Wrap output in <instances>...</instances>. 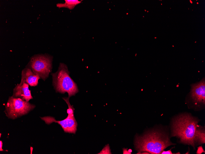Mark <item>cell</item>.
Masks as SVG:
<instances>
[{
  "instance_id": "cell-6",
  "label": "cell",
  "mask_w": 205,
  "mask_h": 154,
  "mask_svg": "<svg viewBox=\"0 0 205 154\" xmlns=\"http://www.w3.org/2000/svg\"><path fill=\"white\" fill-rule=\"evenodd\" d=\"M46 124H49L53 122L57 123L60 125L65 132L75 134L77 131V123L74 115H68L66 118L61 120H56L51 116L40 117Z\"/></svg>"
},
{
  "instance_id": "cell-2",
  "label": "cell",
  "mask_w": 205,
  "mask_h": 154,
  "mask_svg": "<svg viewBox=\"0 0 205 154\" xmlns=\"http://www.w3.org/2000/svg\"><path fill=\"white\" fill-rule=\"evenodd\" d=\"M199 121L191 115H180L174 118L172 126V136H176L183 143L195 147V134Z\"/></svg>"
},
{
  "instance_id": "cell-18",
  "label": "cell",
  "mask_w": 205,
  "mask_h": 154,
  "mask_svg": "<svg viewBox=\"0 0 205 154\" xmlns=\"http://www.w3.org/2000/svg\"><path fill=\"white\" fill-rule=\"evenodd\" d=\"M199 4V3L198 2H197V4Z\"/></svg>"
},
{
  "instance_id": "cell-10",
  "label": "cell",
  "mask_w": 205,
  "mask_h": 154,
  "mask_svg": "<svg viewBox=\"0 0 205 154\" xmlns=\"http://www.w3.org/2000/svg\"><path fill=\"white\" fill-rule=\"evenodd\" d=\"M205 132L204 128L198 125L196 128L195 134V144H204L205 143Z\"/></svg>"
},
{
  "instance_id": "cell-8",
  "label": "cell",
  "mask_w": 205,
  "mask_h": 154,
  "mask_svg": "<svg viewBox=\"0 0 205 154\" xmlns=\"http://www.w3.org/2000/svg\"><path fill=\"white\" fill-rule=\"evenodd\" d=\"M29 85L24 83L22 85L17 84L13 89L12 96L15 98H20L23 101H29L33 99L31 90L29 88Z\"/></svg>"
},
{
  "instance_id": "cell-4",
  "label": "cell",
  "mask_w": 205,
  "mask_h": 154,
  "mask_svg": "<svg viewBox=\"0 0 205 154\" xmlns=\"http://www.w3.org/2000/svg\"><path fill=\"white\" fill-rule=\"evenodd\" d=\"M53 57L45 53L33 55L25 66L30 69L44 81L48 77L52 72Z\"/></svg>"
},
{
  "instance_id": "cell-11",
  "label": "cell",
  "mask_w": 205,
  "mask_h": 154,
  "mask_svg": "<svg viewBox=\"0 0 205 154\" xmlns=\"http://www.w3.org/2000/svg\"><path fill=\"white\" fill-rule=\"evenodd\" d=\"M65 2L64 3H57L56 6L59 8H66L71 10L73 9L76 6L81 3V1L78 0H65Z\"/></svg>"
},
{
  "instance_id": "cell-17",
  "label": "cell",
  "mask_w": 205,
  "mask_h": 154,
  "mask_svg": "<svg viewBox=\"0 0 205 154\" xmlns=\"http://www.w3.org/2000/svg\"><path fill=\"white\" fill-rule=\"evenodd\" d=\"M190 2L191 3V4H192V1H191V0H190Z\"/></svg>"
},
{
  "instance_id": "cell-1",
  "label": "cell",
  "mask_w": 205,
  "mask_h": 154,
  "mask_svg": "<svg viewBox=\"0 0 205 154\" xmlns=\"http://www.w3.org/2000/svg\"><path fill=\"white\" fill-rule=\"evenodd\" d=\"M134 144L139 152H146L151 154H159L168 146L174 144L164 133L153 130L142 136H136Z\"/></svg>"
},
{
  "instance_id": "cell-7",
  "label": "cell",
  "mask_w": 205,
  "mask_h": 154,
  "mask_svg": "<svg viewBox=\"0 0 205 154\" xmlns=\"http://www.w3.org/2000/svg\"><path fill=\"white\" fill-rule=\"evenodd\" d=\"M191 97L196 104L205 103V83L204 80L192 85Z\"/></svg>"
},
{
  "instance_id": "cell-5",
  "label": "cell",
  "mask_w": 205,
  "mask_h": 154,
  "mask_svg": "<svg viewBox=\"0 0 205 154\" xmlns=\"http://www.w3.org/2000/svg\"><path fill=\"white\" fill-rule=\"evenodd\" d=\"M35 107L34 105L29 101L14 98L12 96L9 97L4 112L8 118L15 119L27 114Z\"/></svg>"
},
{
  "instance_id": "cell-15",
  "label": "cell",
  "mask_w": 205,
  "mask_h": 154,
  "mask_svg": "<svg viewBox=\"0 0 205 154\" xmlns=\"http://www.w3.org/2000/svg\"><path fill=\"white\" fill-rule=\"evenodd\" d=\"M2 141H0V151H3L2 148Z\"/></svg>"
},
{
  "instance_id": "cell-13",
  "label": "cell",
  "mask_w": 205,
  "mask_h": 154,
  "mask_svg": "<svg viewBox=\"0 0 205 154\" xmlns=\"http://www.w3.org/2000/svg\"><path fill=\"white\" fill-rule=\"evenodd\" d=\"M171 149L170 150H168L167 151H165L164 150H163L161 153V154H173V153L172 152V151H171V149Z\"/></svg>"
},
{
  "instance_id": "cell-3",
  "label": "cell",
  "mask_w": 205,
  "mask_h": 154,
  "mask_svg": "<svg viewBox=\"0 0 205 154\" xmlns=\"http://www.w3.org/2000/svg\"><path fill=\"white\" fill-rule=\"evenodd\" d=\"M70 73L67 66L60 63L57 71L51 74L56 92L61 93H67L69 98L79 92L77 84L70 77Z\"/></svg>"
},
{
  "instance_id": "cell-9",
  "label": "cell",
  "mask_w": 205,
  "mask_h": 154,
  "mask_svg": "<svg viewBox=\"0 0 205 154\" xmlns=\"http://www.w3.org/2000/svg\"><path fill=\"white\" fill-rule=\"evenodd\" d=\"M40 78L30 69L25 67L21 71V81L19 84L22 85L24 83H26L31 86H35L37 85Z\"/></svg>"
},
{
  "instance_id": "cell-14",
  "label": "cell",
  "mask_w": 205,
  "mask_h": 154,
  "mask_svg": "<svg viewBox=\"0 0 205 154\" xmlns=\"http://www.w3.org/2000/svg\"><path fill=\"white\" fill-rule=\"evenodd\" d=\"M123 154H131L126 149L124 148L123 149Z\"/></svg>"
},
{
  "instance_id": "cell-16",
  "label": "cell",
  "mask_w": 205,
  "mask_h": 154,
  "mask_svg": "<svg viewBox=\"0 0 205 154\" xmlns=\"http://www.w3.org/2000/svg\"><path fill=\"white\" fill-rule=\"evenodd\" d=\"M128 152L130 153L132 152V150L131 149H129L128 151Z\"/></svg>"
},
{
  "instance_id": "cell-12",
  "label": "cell",
  "mask_w": 205,
  "mask_h": 154,
  "mask_svg": "<svg viewBox=\"0 0 205 154\" xmlns=\"http://www.w3.org/2000/svg\"><path fill=\"white\" fill-rule=\"evenodd\" d=\"M65 101L67 104L68 108L67 109V112L68 115H74L75 109L73 107V105H71L69 102V97H64L62 98Z\"/></svg>"
}]
</instances>
